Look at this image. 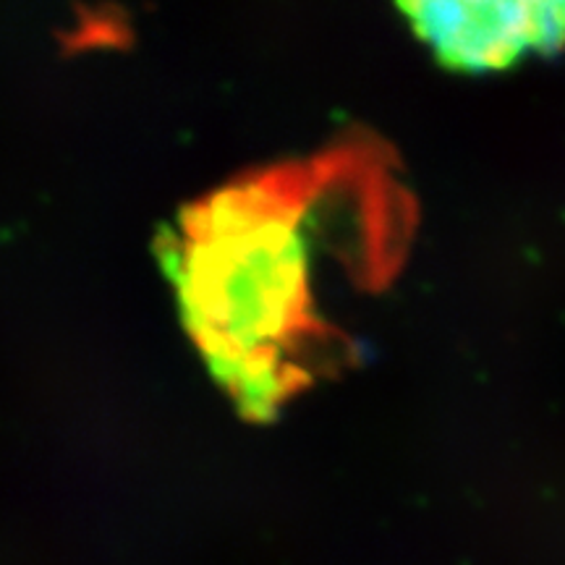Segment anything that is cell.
<instances>
[{
	"mask_svg": "<svg viewBox=\"0 0 565 565\" xmlns=\"http://www.w3.org/2000/svg\"><path fill=\"white\" fill-rule=\"evenodd\" d=\"M356 154L231 183L183 210L158 254L189 335L246 419H273L335 353L317 309L315 249L330 246Z\"/></svg>",
	"mask_w": 565,
	"mask_h": 565,
	"instance_id": "1",
	"label": "cell"
},
{
	"mask_svg": "<svg viewBox=\"0 0 565 565\" xmlns=\"http://www.w3.org/2000/svg\"><path fill=\"white\" fill-rule=\"evenodd\" d=\"M412 30L443 66L482 74L526 53L565 45V3L553 0H440L401 3Z\"/></svg>",
	"mask_w": 565,
	"mask_h": 565,
	"instance_id": "2",
	"label": "cell"
}]
</instances>
